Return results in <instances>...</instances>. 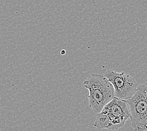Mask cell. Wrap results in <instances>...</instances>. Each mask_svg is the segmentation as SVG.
I'll return each mask as SVG.
<instances>
[{
	"label": "cell",
	"instance_id": "6da1fadb",
	"mask_svg": "<svg viewBox=\"0 0 147 131\" xmlns=\"http://www.w3.org/2000/svg\"><path fill=\"white\" fill-rule=\"evenodd\" d=\"M130 116L129 107L126 100L115 97L97 113L94 126L99 129L118 130L124 127Z\"/></svg>",
	"mask_w": 147,
	"mask_h": 131
},
{
	"label": "cell",
	"instance_id": "7a4b0ae2",
	"mask_svg": "<svg viewBox=\"0 0 147 131\" xmlns=\"http://www.w3.org/2000/svg\"><path fill=\"white\" fill-rule=\"evenodd\" d=\"M83 85L89 90V107L96 113L101 112L115 97L112 84L104 75L92 74L84 81Z\"/></svg>",
	"mask_w": 147,
	"mask_h": 131
},
{
	"label": "cell",
	"instance_id": "3957f363",
	"mask_svg": "<svg viewBox=\"0 0 147 131\" xmlns=\"http://www.w3.org/2000/svg\"><path fill=\"white\" fill-rule=\"evenodd\" d=\"M134 131L147 130V83L137 87L135 93L126 100Z\"/></svg>",
	"mask_w": 147,
	"mask_h": 131
},
{
	"label": "cell",
	"instance_id": "277c9868",
	"mask_svg": "<svg viewBox=\"0 0 147 131\" xmlns=\"http://www.w3.org/2000/svg\"><path fill=\"white\" fill-rule=\"evenodd\" d=\"M104 76L112 84L115 97L127 100L131 98L137 89V83L133 76L124 72H117L114 70H107Z\"/></svg>",
	"mask_w": 147,
	"mask_h": 131
}]
</instances>
